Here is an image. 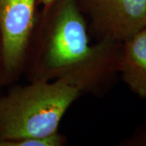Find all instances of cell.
Masks as SVG:
<instances>
[{
  "mask_svg": "<svg viewBox=\"0 0 146 146\" xmlns=\"http://www.w3.org/2000/svg\"><path fill=\"white\" fill-rule=\"evenodd\" d=\"M77 0H54L39 10L27 50L28 81L63 80L82 94L103 96L119 75L123 43H90Z\"/></svg>",
  "mask_w": 146,
  "mask_h": 146,
  "instance_id": "1",
  "label": "cell"
},
{
  "mask_svg": "<svg viewBox=\"0 0 146 146\" xmlns=\"http://www.w3.org/2000/svg\"><path fill=\"white\" fill-rule=\"evenodd\" d=\"M80 96L63 80L12 85L0 95V146L58 131L63 115Z\"/></svg>",
  "mask_w": 146,
  "mask_h": 146,
  "instance_id": "2",
  "label": "cell"
},
{
  "mask_svg": "<svg viewBox=\"0 0 146 146\" xmlns=\"http://www.w3.org/2000/svg\"><path fill=\"white\" fill-rule=\"evenodd\" d=\"M38 6L37 0H0V72L3 86L14 84L24 76Z\"/></svg>",
  "mask_w": 146,
  "mask_h": 146,
  "instance_id": "3",
  "label": "cell"
},
{
  "mask_svg": "<svg viewBox=\"0 0 146 146\" xmlns=\"http://www.w3.org/2000/svg\"><path fill=\"white\" fill-rule=\"evenodd\" d=\"M95 42L123 43L146 28V0H77Z\"/></svg>",
  "mask_w": 146,
  "mask_h": 146,
  "instance_id": "4",
  "label": "cell"
},
{
  "mask_svg": "<svg viewBox=\"0 0 146 146\" xmlns=\"http://www.w3.org/2000/svg\"><path fill=\"white\" fill-rule=\"evenodd\" d=\"M119 75L132 93L146 98V28L123 43Z\"/></svg>",
  "mask_w": 146,
  "mask_h": 146,
  "instance_id": "5",
  "label": "cell"
},
{
  "mask_svg": "<svg viewBox=\"0 0 146 146\" xmlns=\"http://www.w3.org/2000/svg\"><path fill=\"white\" fill-rule=\"evenodd\" d=\"M68 143V136L58 131L50 135L26 138L11 142L8 146H63Z\"/></svg>",
  "mask_w": 146,
  "mask_h": 146,
  "instance_id": "6",
  "label": "cell"
},
{
  "mask_svg": "<svg viewBox=\"0 0 146 146\" xmlns=\"http://www.w3.org/2000/svg\"><path fill=\"white\" fill-rule=\"evenodd\" d=\"M121 146H146V123L141 125L129 137L119 143Z\"/></svg>",
  "mask_w": 146,
  "mask_h": 146,
  "instance_id": "7",
  "label": "cell"
},
{
  "mask_svg": "<svg viewBox=\"0 0 146 146\" xmlns=\"http://www.w3.org/2000/svg\"><path fill=\"white\" fill-rule=\"evenodd\" d=\"M54 0H37L38 5L42 6V8H46Z\"/></svg>",
  "mask_w": 146,
  "mask_h": 146,
  "instance_id": "8",
  "label": "cell"
},
{
  "mask_svg": "<svg viewBox=\"0 0 146 146\" xmlns=\"http://www.w3.org/2000/svg\"><path fill=\"white\" fill-rule=\"evenodd\" d=\"M3 87H4V86H3V84L2 77H1V72H0V95L2 94V89H3Z\"/></svg>",
  "mask_w": 146,
  "mask_h": 146,
  "instance_id": "9",
  "label": "cell"
}]
</instances>
